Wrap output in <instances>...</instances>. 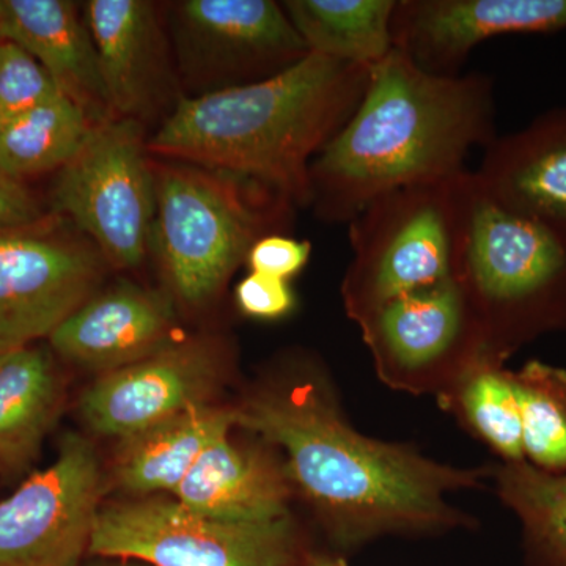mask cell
<instances>
[{
  "label": "cell",
  "instance_id": "obj_1",
  "mask_svg": "<svg viewBox=\"0 0 566 566\" xmlns=\"http://www.w3.org/2000/svg\"><path fill=\"white\" fill-rule=\"evenodd\" d=\"M495 133L488 74L436 76L394 50L368 69L352 117L311 166V205L327 222L348 223L382 193L464 172Z\"/></svg>",
  "mask_w": 566,
  "mask_h": 566
},
{
  "label": "cell",
  "instance_id": "obj_2",
  "mask_svg": "<svg viewBox=\"0 0 566 566\" xmlns=\"http://www.w3.org/2000/svg\"><path fill=\"white\" fill-rule=\"evenodd\" d=\"M368 69L318 54L252 84L181 98L148 153L262 182L311 205V166L352 117Z\"/></svg>",
  "mask_w": 566,
  "mask_h": 566
},
{
  "label": "cell",
  "instance_id": "obj_3",
  "mask_svg": "<svg viewBox=\"0 0 566 566\" xmlns=\"http://www.w3.org/2000/svg\"><path fill=\"white\" fill-rule=\"evenodd\" d=\"M305 385L234 409L237 424L285 450L290 479L329 513L342 538L439 524L447 491L474 483V472L356 433L312 382Z\"/></svg>",
  "mask_w": 566,
  "mask_h": 566
},
{
  "label": "cell",
  "instance_id": "obj_4",
  "mask_svg": "<svg viewBox=\"0 0 566 566\" xmlns=\"http://www.w3.org/2000/svg\"><path fill=\"white\" fill-rule=\"evenodd\" d=\"M453 277L501 353L566 327V232L495 203L474 170L461 177Z\"/></svg>",
  "mask_w": 566,
  "mask_h": 566
},
{
  "label": "cell",
  "instance_id": "obj_5",
  "mask_svg": "<svg viewBox=\"0 0 566 566\" xmlns=\"http://www.w3.org/2000/svg\"><path fill=\"white\" fill-rule=\"evenodd\" d=\"M151 244L174 293L191 307L218 296L260 238L282 233L294 203L262 182L166 166L155 170Z\"/></svg>",
  "mask_w": 566,
  "mask_h": 566
},
{
  "label": "cell",
  "instance_id": "obj_6",
  "mask_svg": "<svg viewBox=\"0 0 566 566\" xmlns=\"http://www.w3.org/2000/svg\"><path fill=\"white\" fill-rule=\"evenodd\" d=\"M464 172L382 193L348 222L345 297L353 316L364 319L395 297L453 277Z\"/></svg>",
  "mask_w": 566,
  "mask_h": 566
},
{
  "label": "cell",
  "instance_id": "obj_7",
  "mask_svg": "<svg viewBox=\"0 0 566 566\" xmlns=\"http://www.w3.org/2000/svg\"><path fill=\"white\" fill-rule=\"evenodd\" d=\"M144 136L136 118L96 123L52 192L55 212L120 270L139 266L151 244L156 177Z\"/></svg>",
  "mask_w": 566,
  "mask_h": 566
},
{
  "label": "cell",
  "instance_id": "obj_8",
  "mask_svg": "<svg viewBox=\"0 0 566 566\" xmlns=\"http://www.w3.org/2000/svg\"><path fill=\"white\" fill-rule=\"evenodd\" d=\"M88 554L151 566H290V517L223 523L197 515L177 499L153 497L99 509Z\"/></svg>",
  "mask_w": 566,
  "mask_h": 566
},
{
  "label": "cell",
  "instance_id": "obj_9",
  "mask_svg": "<svg viewBox=\"0 0 566 566\" xmlns=\"http://www.w3.org/2000/svg\"><path fill=\"white\" fill-rule=\"evenodd\" d=\"M103 482L91 441L66 434L54 463L0 502V566H77L91 551Z\"/></svg>",
  "mask_w": 566,
  "mask_h": 566
},
{
  "label": "cell",
  "instance_id": "obj_10",
  "mask_svg": "<svg viewBox=\"0 0 566 566\" xmlns=\"http://www.w3.org/2000/svg\"><path fill=\"white\" fill-rule=\"evenodd\" d=\"M50 223L0 227V344L50 337L102 279L106 260L95 244Z\"/></svg>",
  "mask_w": 566,
  "mask_h": 566
},
{
  "label": "cell",
  "instance_id": "obj_11",
  "mask_svg": "<svg viewBox=\"0 0 566 566\" xmlns=\"http://www.w3.org/2000/svg\"><path fill=\"white\" fill-rule=\"evenodd\" d=\"M177 21L182 61L227 87L268 80L311 54L274 0H186Z\"/></svg>",
  "mask_w": 566,
  "mask_h": 566
},
{
  "label": "cell",
  "instance_id": "obj_12",
  "mask_svg": "<svg viewBox=\"0 0 566 566\" xmlns=\"http://www.w3.org/2000/svg\"><path fill=\"white\" fill-rule=\"evenodd\" d=\"M219 367L218 349L211 344L172 342L99 376L82 395V416L95 433L122 441L192 406L207 405Z\"/></svg>",
  "mask_w": 566,
  "mask_h": 566
},
{
  "label": "cell",
  "instance_id": "obj_13",
  "mask_svg": "<svg viewBox=\"0 0 566 566\" xmlns=\"http://www.w3.org/2000/svg\"><path fill=\"white\" fill-rule=\"evenodd\" d=\"M566 31V0H397L394 50L436 76H458L483 41Z\"/></svg>",
  "mask_w": 566,
  "mask_h": 566
},
{
  "label": "cell",
  "instance_id": "obj_14",
  "mask_svg": "<svg viewBox=\"0 0 566 566\" xmlns=\"http://www.w3.org/2000/svg\"><path fill=\"white\" fill-rule=\"evenodd\" d=\"M174 326L166 297L120 282L93 294L48 338L63 359L107 374L172 344Z\"/></svg>",
  "mask_w": 566,
  "mask_h": 566
},
{
  "label": "cell",
  "instance_id": "obj_15",
  "mask_svg": "<svg viewBox=\"0 0 566 566\" xmlns=\"http://www.w3.org/2000/svg\"><path fill=\"white\" fill-rule=\"evenodd\" d=\"M474 175L505 210L566 232V106L495 137Z\"/></svg>",
  "mask_w": 566,
  "mask_h": 566
},
{
  "label": "cell",
  "instance_id": "obj_16",
  "mask_svg": "<svg viewBox=\"0 0 566 566\" xmlns=\"http://www.w3.org/2000/svg\"><path fill=\"white\" fill-rule=\"evenodd\" d=\"M0 40L18 44L95 123L112 117L85 18L70 0H0Z\"/></svg>",
  "mask_w": 566,
  "mask_h": 566
},
{
  "label": "cell",
  "instance_id": "obj_17",
  "mask_svg": "<svg viewBox=\"0 0 566 566\" xmlns=\"http://www.w3.org/2000/svg\"><path fill=\"white\" fill-rule=\"evenodd\" d=\"M84 11L112 114L140 122L166 74L155 6L147 0H91Z\"/></svg>",
  "mask_w": 566,
  "mask_h": 566
},
{
  "label": "cell",
  "instance_id": "obj_18",
  "mask_svg": "<svg viewBox=\"0 0 566 566\" xmlns=\"http://www.w3.org/2000/svg\"><path fill=\"white\" fill-rule=\"evenodd\" d=\"M363 322L379 352L405 370L430 367L482 333L455 277L395 297Z\"/></svg>",
  "mask_w": 566,
  "mask_h": 566
},
{
  "label": "cell",
  "instance_id": "obj_19",
  "mask_svg": "<svg viewBox=\"0 0 566 566\" xmlns=\"http://www.w3.org/2000/svg\"><path fill=\"white\" fill-rule=\"evenodd\" d=\"M289 495L285 479L271 461L223 434L197 458L172 497L210 520L259 524L289 516Z\"/></svg>",
  "mask_w": 566,
  "mask_h": 566
},
{
  "label": "cell",
  "instance_id": "obj_20",
  "mask_svg": "<svg viewBox=\"0 0 566 566\" xmlns=\"http://www.w3.org/2000/svg\"><path fill=\"white\" fill-rule=\"evenodd\" d=\"M233 427L234 409L207 403L128 436L115 460L117 482L134 494L172 495L203 450Z\"/></svg>",
  "mask_w": 566,
  "mask_h": 566
},
{
  "label": "cell",
  "instance_id": "obj_21",
  "mask_svg": "<svg viewBox=\"0 0 566 566\" xmlns=\"http://www.w3.org/2000/svg\"><path fill=\"white\" fill-rule=\"evenodd\" d=\"M61 385L50 352L28 345L0 364V468H28L54 423Z\"/></svg>",
  "mask_w": 566,
  "mask_h": 566
},
{
  "label": "cell",
  "instance_id": "obj_22",
  "mask_svg": "<svg viewBox=\"0 0 566 566\" xmlns=\"http://www.w3.org/2000/svg\"><path fill=\"white\" fill-rule=\"evenodd\" d=\"M282 7L312 54L371 69L394 51L397 0H286Z\"/></svg>",
  "mask_w": 566,
  "mask_h": 566
},
{
  "label": "cell",
  "instance_id": "obj_23",
  "mask_svg": "<svg viewBox=\"0 0 566 566\" xmlns=\"http://www.w3.org/2000/svg\"><path fill=\"white\" fill-rule=\"evenodd\" d=\"M95 125L80 104L61 93L0 128V167L18 181L61 170Z\"/></svg>",
  "mask_w": 566,
  "mask_h": 566
},
{
  "label": "cell",
  "instance_id": "obj_24",
  "mask_svg": "<svg viewBox=\"0 0 566 566\" xmlns=\"http://www.w3.org/2000/svg\"><path fill=\"white\" fill-rule=\"evenodd\" d=\"M499 493L523 523L532 565L566 566V472L509 463L499 472Z\"/></svg>",
  "mask_w": 566,
  "mask_h": 566
},
{
  "label": "cell",
  "instance_id": "obj_25",
  "mask_svg": "<svg viewBox=\"0 0 566 566\" xmlns=\"http://www.w3.org/2000/svg\"><path fill=\"white\" fill-rule=\"evenodd\" d=\"M521 420L524 455L551 474L566 472V370L531 360L512 371Z\"/></svg>",
  "mask_w": 566,
  "mask_h": 566
},
{
  "label": "cell",
  "instance_id": "obj_26",
  "mask_svg": "<svg viewBox=\"0 0 566 566\" xmlns=\"http://www.w3.org/2000/svg\"><path fill=\"white\" fill-rule=\"evenodd\" d=\"M463 401L476 430L509 463L526 461L523 420L512 371L483 365L465 387Z\"/></svg>",
  "mask_w": 566,
  "mask_h": 566
},
{
  "label": "cell",
  "instance_id": "obj_27",
  "mask_svg": "<svg viewBox=\"0 0 566 566\" xmlns=\"http://www.w3.org/2000/svg\"><path fill=\"white\" fill-rule=\"evenodd\" d=\"M51 74L18 44L0 40V128L61 95Z\"/></svg>",
  "mask_w": 566,
  "mask_h": 566
},
{
  "label": "cell",
  "instance_id": "obj_28",
  "mask_svg": "<svg viewBox=\"0 0 566 566\" xmlns=\"http://www.w3.org/2000/svg\"><path fill=\"white\" fill-rule=\"evenodd\" d=\"M312 255L311 241L294 240L282 233H271L260 238L248 253L245 263L251 273L271 275L289 282L300 274Z\"/></svg>",
  "mask_w": 566,
  "mask_h": 566
},
{
  "label": "cell",
  "instance_id": "obj_29",
  "mask_svg": "<svg viewBox=\"0 0 566 566\" xmlns=\"http://www.w3.org/2000/svg\"><path fill=\"white\" fill-rule=\"evenodd\" d=\"M238 308L256 319H279L294 307L290 283L271 275L251 273L234 290Z\"/></svg>",
  "mask_w": 566,
  "mask_h": 566
},
{
  "label": "cell",
  "instance_id": "obj_30",
  "mask_svg": "<svg viewBox=\"0 0 566 566\" xmlns=\"http://www.w3.org/2000/svg\"><path fill=\"white\" fill-rule=\"evenodd\" d=\"M43 219V211L28 188L0 167V227H29Z\"/></svg>",
  "mask_w": 566,
  "mask_h": 566
},
{
  "label": "cell",
  "instance_id": "obj_31",
  "mask_svg": "<svg viewBox=\"0 0 566 566\" xmlns=\"http://www.w3.org/2000/svg\"><path fill=\"white\" fill-rule=\"evenodd\" d=\"M13 349H17V348H14V346L0 344V364H2L3 360H6V357L9 356V354L11 352H13Z\"/></svg>",
  "mask_w": 566,
  "mask_h": 566
},
{
  "label": "cell",
  "instance_id": "obj_32",
  "mask_svg": "<svg viewBox=\"0 0 566 566\" xmlns=\"http://www.w3.org/2000/svg\"><path fill=\"white\" fill-rule=\"evenodd\" d=\"M312 566H345V564H342V562L319 560L315 562Z\"/></svg>",
  "mask_w": 566,
  "mask_h": 566
}]
</instances>
